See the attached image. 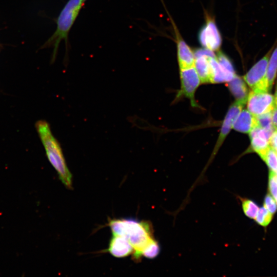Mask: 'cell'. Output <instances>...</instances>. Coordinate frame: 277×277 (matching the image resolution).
<instances>
[{"label": "cell", "instance_id": "6da1fadb", "mask_svg": "<svg viewBox=\"0 0 277 277\" xmlns=\"http://www.w3.org/2000/svg\"><path fill=\"white\" fill-rule=\"evenodd\" d=\"M113 234L126 239L133 248V258L137 261L142 251L153 239L151 228L148 222L133 219H112L108 223Z\"/></svg>", "mask_w": 277, "mask_h": 277}, {"label": "cell", "instance_id": "7a4b0ae2", "mask_svg": "<svg viewBox=\"0 0 277 277\" xmlns=\"http://www.w3.org/2000/svg\"><path fill=\"white\" fill-rule=\"evenodd\" d=\"M36 127L49 162L57 172L62 183L67 188L71 189L72 174L67 167L61 147L53 135L49 124L40 120L36 122Z\"/></svg>", "mask_w": 277, "mask_h": 277}, {"label": "cell", "instance_id": "3957f363", "mask_svg": "<svg viewBox=\"0 0 277 277\" xmlns=\"http://www.w3.org/2000/svg\"><path fill=\"white\" fill-rule=\"evenodd\" d=\"M82 0H69L61 11L57 20V27L45 46L52 47V60H54L61 42L67 43L69 31L83 5Z\"/></svg>", "mask_w": 277, "mask_h": 277}, {"label": "cell", "instance_id": "277c9868", "mask_svg": "<svg viewBox=\"0 0 277 277\" xmlns=\"http://www.w3.org/2000/svg\"><path fill=\"white\" fill-rule=\"evenodd\" d=\"M181 89L176 96L175 100L182 97L189 99L193 107H200L195 100V92L201 83L194 66L180 69Z\"/></svg>", "mask_w": 277, "mask_h": 277}, {"label": "cell", "instance_id": "5b68a950", "mask_svg": "<svg viewBox=\"0 0 277 277\" xmlns=\"http://www.w3.org/2000/svg\"><path fill=\"white\" fill-rule=\"evenodd\" d=\"M274 44L266 54L258 61L244 76L245 82L252 90L266 91L265 77L271 52ZM268 92V91H267Z\"/></svg>", "mask_w": 277, "mask_h": 277}, {"label": "cell", "instance_id": "8992f818", "mask_svg": "<svg viewBox=\"0 0 277 277\" xmlns=\"http://www.w3.org/2000/svg\"><path fill=\"white\" fill-rule=\"evenodd\" d=\"M247 105L248 110L256 116L272 111L275 106L274 97L267 91L252 90Z\"/></svg>", "mask_w": 277, "mask_h": 277}, {"label": "cell", "instance_id": "52a82bcc", "mask_svg": "<svg viewBox=\"0 0 277 277\" xmlns=\"http://www.w3.org/2000/svg\"><path fill=\"white\" fill-rule=\"evenodd\" d=\"M199 41L205 48L213 51L219 50L222 45V37L213 20L208 19L199 33Z\"/></svg>", "mask_w": 277, "mask_h": 277}, {"label": "cell", "instance_id": "ba28073f", "mask_svg": "<svg viewBox=\"0 0 277 277\" xmlns=\"http://www.w3.org/2000/svg\"><path fill=\"white\" fill-rule=\"evenodd\" d=\"M244 104L235 101L229 108L223 120L217 140L213 149L212 157L216 153L223 143L232 129L234 121L241 111Z\"/></svg>", "mask_w": 277, "mask_h": 277}, {"label": "cell", "instance_id": "9c48e42d", "mask_svg": "<svg viewBox=\"0 0 277 277\" xmlns=\"http://www.w3.org/2000/svg\"><path fill=\"white\" fill-rule=\"evenodd\" d=\"M272 133L258 126L249 132L251 148L262 159L270 147L269 138Z\"/></svg>", "mask_w": 277, "mask_h": 277}, {"label": "cell", "instance_id": "30bf717a", "mask_svg": "<svg viewBox=\"0 0 277 277\" xmlns=\"http://www.w3.org/2000/svg\"><path fill=\"white\" fill-rule=\"evenodd\" d=\"M107 251L115 258H122L131 254L133 248L126 239L120 235L113 234Z\"/></svg>", "mask_w": 277, "mask_h": 277}, {"label": "cell", "instance_id": "8fae6325", "mask_svg": "<svg viewBox=\"0 0 277 277\" xmlns=\"http://www.w3.org/2000/svg\"><path fill=\"white\" fill-rule=\"evenodd\" d=\"M177 55L180 69L194 66L195 57L193 51L183 40L176 34Z\"/></svg>", "mask_w": 277, "mask_h": 277}, {"label": "cell", "instance_id": "7c38bea8", "mask_svg": "<svg viewBox=\"0 0 277 277\" xmlns=\"http://www.w3.org/2000/svg\"><path fill=\"white\" fill-rule=\"evenodd\" d=\"M257 126L256 116L248 110H243L236 118L232 128L236 131L247 133Z\"/></svg>", "mask_w": 277, "mask_h": 277}, {"label": "cell", "instance_id": "4fadbf2b", "mask_svg": "<svg viewBox=\"0 0 277 277\" xmlns=\"http://www.w3.org/2000/svg\"><path fill=\"white\" fill-rule=\"evenodd\" d=\"M211 83L228 82L236 75L223 67L215 57L210 58Z\"/></svg>", "mask_w": 277, "mask_h": 277}, {"label": "cell", "instance_id": "5bb4252c", "mask_svg": "<svg viewBox=\"0 0 277 277\" xmlns=\"http://www.w3.org/2000/svg\"><path fill=\"white\" fill-rule=\"evenodd\" d=\"M227 83L228 88L236 101L245 105L248 96V89L245 81L236 74Z\"/></svg>", "mask_w": 277, "mask_h": 277}, {"label": "cell", "instance_id": "9a60e30c", "mask_svg": "<svg viewBox=\"0 0 277 277\" xmlns=\"http://www.w3.org/2000/svg\"><path fill=\"white\" fill-rule=\"evenodd\" d=\"M210 58L207 56L195 57L194 67L202 84L211 83Z\"/></svg>", "mask_w": 277, "mask_h": 277}, {"label": "cell", "instance_id": "2e32d148", "mask_svg": "<svg viewBox=\"0 0 277 277\" xmlns=\"http://www.w3.org/2000/svg\"><path fill=\"white\" fill-rule=\"evenodd\" d=\"M277 74V38L268 61L265 83L266 91L272 88Z\"/></svg>", "mask_w": 277, "mask_h": 277}, {"label": "cell", "instance_id": "e0dca14e", "mask_svg": "<svg viewBox=\"0 0 277 277\" xmlns=\"http://www.w3.org/2000/svg\"><path fill=\"white\" fill-rule=\"evenodd\" d=\"M243 212L247 217L254 219L259 210L258 205L253 201L247 199H241Z\"/></svg>", "mask_w": 277, "mask_h": 277}, {"label": "cell", "instance_id": "ac0fdd59", "mask_svg": "<svg viewBox=\"0 0 277 277\" xmlns=\"http://www.w3.org/2000/svg\"><path fill=\"white\" fill-rule=\"evenodd\" d=\"M160 252V247L158 243L152 239L144 248L142 251V256L148 259H154Z\"/></svg>", "mask_w": 277, "mask_h": 277}, {"label": "cell", "instance_id": "d6986e66", "mask_svg": "<svg viewBox=\"0 0 277 277\" xmlns=\"http://www.w3.org/2000/svg\"><path fill=\"white\" fill-rule=\"evenodd\" d=\"M258 126L264 130L273 132V126L272 122L271 112L265 113L256 116Z\"/></svg>", "mask_w": 277, "mask_h": 277}, {"label": "cell", "instance_id": "ffe728a7", "mask_svg": "<svg viewBox=\"0 0 277 277\" xmlns=\"http://www.w3.org/2000/svg\"><path fill=\"white\" fill-rule=\"evenodd\" d=\"M273 215L264 207H262L259 210L254 220L258 224L266 227L271 222Z\"/></svg>", "mask_w": 277, "mask_h": 277}, {"label": "cell", "instance_id": "44dd1931", "mask_svg": "<svg viewBox=\"0 0 277 277\" xmlns=\"http://www.w3.org/2000/svg\"><path fill=\"white\" fill-rule=\"evenodd\" d=\"M262 160L266 163L271 171L275 172L277 170V154L271 148L269 147Z\"/></svg>", "mask_w": 277, "mask_h": 277}, {"label": "cell", "instance_id": "7402d4cb", "mask_svg": "<svg viewBox=\"0 0 277 277\" xmlns=\"http://www.w3.org/2000/svg\"><path fill=\"white\" fill-rule=\"evenodd\" d=\"M268 187L271 195L277 203V175L272 171L269 173Z\"/></svg>", "mask_w": 277, "mask_h": 277}, {"label": "cell", "instance_id": "603a6c76", "mask_svg": "<svg viewBox=\"0 0 277 277\" xmlns=\"http://www.w3.org/2000/svg\"><path fill=\"white\" fill-rule=\"evenodd\" d=\"M264 207L272 214L277 211V203L271 195L267 194L264 201Z\"/></svg>", "mask_w": 277, "mask_h": 277}, {"label": "cell", "instance_id": "cb8c5ba5", "mask_svg": "<svg viewBox=\"0 0 277 277\" xmlns=\"http://www.w3.org/2000/svg\"><path fill=\"white\" fill-rule=\"evenodd\" d=\"M194 57H199L200 56H207L210 57H215L216 54L214 51L207 48H199L193 51Z\"/></svg>", "mask_w": 277, "mask_h": 277}, {"label": "cell", "instance_id": "d4e9b609", "mask_svg": "<svg viewBox=\"0 0 277 277\" xmlns=\"http://www.w3.org/2000/svg\"><path fill=\"white\" fill-rule=\"evenodd\" d=\"M269 144L277 154V130L272 133L269 138Z\"/></svg>", "mask_w": 277, "mask_h": 277}, {"label": "cell", "instance_id": "484cf974", "mask_svg": "<svg viewBox=\"0 0 277 277\" xmlns=\"http://www.w3.org/2000/svg\"><path fill=\"white\" fill-rule=\"evenodd\" d=\"M272 122L274 129L277 130V107L271 111Z\"/></svg>", "mask_w": 277, "mask_h": 277}, {"label": "cell", "instance_id": "4316f807", "mask_svg": "<svg viewBox=\"0 0 277 277\" xmlns=\"http://www.w3.org/2000/svg\"><path fill=\"white\" fill-rule=\"evenodd\" d=\"M274 97L275 106L277 107V88L275 90V96Z\"/></svg>", "mask_w": 277, "mask_h": 277}, {"label": "cell", "instance_id": "83f0119b", "mask_svg": "<svg viewBox=\"0 0 277 277\" xmlns=\"http://www.w3.org/2000/svg\"><path fill=\"white\" fill-rule=\"evenodd\" d=\"M87 0H82L83 3H84Z\"/></svg>", "mask_w": 277, "mask_h": 277}, {"label": "cell", "instance_id": "f1b7e54d", "mask_svg": "<svg viewBox=\"0 0 277 277\" xmlns=\"http://www.w3.org/2000/svg\"><path fill=\"white\" fill-rule=\"evenodd\" d=\"M275 172H276V175H277V170H276V171H275Z\"/></svg>", "mask_w": 277, "mask_h": 277}]
</instances>
